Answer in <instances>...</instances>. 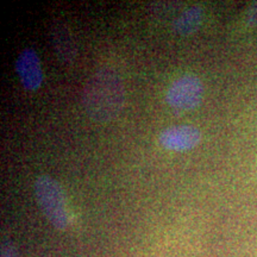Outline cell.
<instances>
[{
  "instance_id": "6da1fadb",
  "label": "cell",
  "mask_w": 257,
  "mask_h": 257,
  "mask_svg": "<svg viewBox=\"0 0 257 257\" xmlns=\"http://www.w3.org/2000/svg\"><path fill=\"white\" fill-rule=\"evenodd\" d=\"M125 89L119 74L101 68L92 74L83 86L81 102L86 113L98 123H107L120 113Z\"/></svg>"
},
{
  "instance_id": "7a4b0ae2",
  "label": "cell",
  "mask_w": 257,
  "mask_h": 257,
  "mask_svg": "<svg viewBox=\"0 0 257 257\" xmlns=\"http://www.w3.org/2000/svg\"><path fill=\"white\" fill-rule=\"evenodd\" d=\"M34 193L37 204L49 223L57 230H66L69 224L63 189L55 179L40 175L34 182Z\"/></svg>"
},
{
  "instance_id": "3957f363",
  "label": "cell",
  "mask_w": 257,
  "mask_h": 257,
  "mask_svg": "<svg viewBox=\"0 0 257 257\" xmlns=\"http://www.w3.org/2000/svg\"><path fill=\"white\" fill-rule=\"evenodd\" d=\"M204 96V85L194 74L180 76L170 85L166 100L170 107L179 111H189L198 107Z\"/></svg>"
},
{
  "instance_id": "277c9868",
  "label": "cell",
  "mask_w": 257,
  "mask_h": 257,
  "mask_svg": "<svg viewBox=\"0 0 257 257\" xmlns=\"http://www.w3.org/2000/svg\"><path fill=\"white\" fill-rule=\"evenodd\" d=\"M201 133L193 125H175L167 127L159 136L161 146L172 152H187L200 142Z\"/></svg>"
},
{
  "instance_id": "5b68a950",
  "label": "cell",
  "mask_w": 257,
  "mask_h": 257,
  "mask_svg": "<svg viewBox=\"0 0 257 257\" xmlns=\"http://www.w3.org/2000/svg\"><path fill=\"white\" fill-rule=\"evenodd\" d=\"M16 72L23 87L28 91H36L43 82V70L41 60L32 48H25L19 53L15 63Z\"/></svg>"
},
{
  "instance_id": "8992f818",
  "label": "cell",
  "mask_w": 257,
  "mask_h": 257,
  "mask_svg": "<svg viewBox=\"0 0 257 257\" xmlns=\"http://www.w3.org/2000/svg\"><path fill=\"white\" fill-rule=\"evenodd\" d=\"M51 38H53L54 50L61 62L64 64L73 63L76 55V49L66 25L62 23L54 24L53 30H51Z\"/></svg>"
},
{
  "instance_id": "52a82bcc",
  "label": "cell",
  "mask_w": 257,
  "mask_h": 257,
  "mask_svg": "<svg viewBox=\"0 0 257 257\" xmlns=\"http://www.w3.org/2000/svg\"><path fill=\"white\" fill-rule=\"evenodd\" d=\"M202 18H204V9L201 6H189L173 22V30L180 36H188L200 28Z\"/></svg>"
},
{
  "instance_id": "ba28073f",
  "label": "cell",
  "mask_w": 257,
  "mask_h": 257,
  "mask_svg": "<svg viewBox=\"0 0 257 257\" xmlns=\"http://www.w3.org/2000/svg\"><path fill=\"white\" fill-rule=\"evenodd\" d=\"M245 19L249 27H257V2H253L246 10Z\"/></svg>"
},
{
  "instance_id": "9c48e42d",
  "label": "cell",
  "mask_w": 257,
  "mask_h": 257,
  "mask_svg": "<svg viewBox=\"0 0 257 257\" xmlns=\"http://www.w3.org/2000/svg\"><path fill=\"white\" fill-rule=\"evenodd\" d=\"M0 257H18L16 248L10 242H3L2 243V252H0Z\"/></svg>"
}]
</instances>
